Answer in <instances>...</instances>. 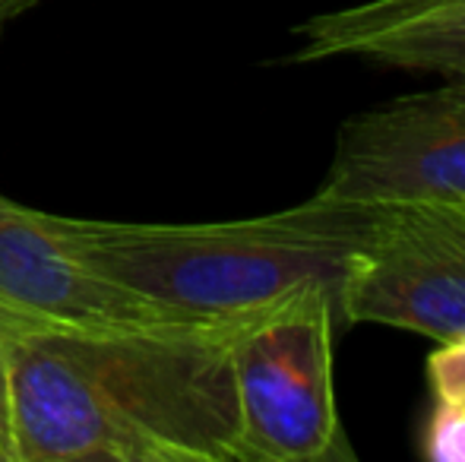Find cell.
Segmentation results:
<instances>
[{"label": "cell", "mask_w": 465, "mask_h": 462, "mask_svg": "<svg viewBox=\"0 0 465 462\" xmlns=\"http://www.w3.org/2000/svg\"><path fill=\"white\" fill-rule=\"evenodd\" d=\"M244 320L4 323L16 462H238Z\"/></svg>", "instance_id": "obj_1"}, {"label": "cell", "mask_w": 465, "mask_h": 462, "mask_svg": "<svg viewBox=\"0 0 465 462\" xmlns=\"http://www.w3.org/2000/svg\"><path fill=\"white\" fill-rule=\"evenodd\" d=\"M54 238L89 272L165 320L232 323L304 289L339 295L380 206L304 203L234 222H98L45 212Z\"/></svg>", "instance_id": "obj_2"}, {"label": "cell", "mask_w": 465, "mask_h": 462, "mask_svg": "<svg viewBox=\"0 0 465 462\" xmlns=\"http://www.w3.org/2000/svg\"><path fill=\"white\" fill-rule=\"evenodd\" d=\"M336 320V291L304 289L238 327V462L351 459L332 393Z\"/></svg>", "instance_id": "obj_3"}, {"label": "cell", "mask_w": 465, "mask_h": 462, "mask_svg": "<svg viewBox=\"0 0 465 462\" xmlns=\"http://www.w3.org/2000/svg\"><path fill=\"white\" fill-rule=\"evenodd\" d=\"M349 206H465V76L342 121L313 191Z\"/></svg>", "instance_id": "obj_4"}, {"label": "cell", "mask_w": 465, "mask_h": 462, "mask_svg": "<svg viewBox=\"0 0 465 462\" xmlns=\"http://www.w3.org/2000/svg\"><path fill=\"white\" fill-rule=\"evenodd\" d=\"M339 320L462 339L465 206H386L339 289Z\"/></svg>", "instance_id": "obj_5"}, {"label": "cell", "mask_w": 465, "mask_h": 462, "mask_svg": "<svg viewBox=\"0 0 465 462\" xmlns=\"http://www.w3.org/2000/svg\"><path fill=\"white\" fill-rule=\"evenodd\" d=\"M165 320L64 251L42 210L0 197V323L114 327Z\"/></svg>", "instance_id": "obj_6"}, {"label": "cell", "mask_w": 465, "mask_h": 462, "mask_svg": "<svg viewBox=\"0 0 465 462\" xmlns=\"http://www.w3.org/2000/svg\"><path fill=\"white\" fill-rule=\"evenodd\" d=\"M292 61L361 57L402 70L465 76V0H368L301 23Z\"/></svg>", "instance_id": "obj_7"}, {"label": "cell", "mask_w": 465, "mask_h": 462, "mask_svg": "<svg viewBox=\"0 0 465 462\" xmlns=\"http://www.w3.org/2000/svg\"><path fill=\"white\" fill-rule=\"evenodd\" d=\"M424 457L434 462H465V406L437 402L424 434Z\"/></svg>", "instance_id": "obj_8"}, {"label": "cell", "mask_w": 465, "mask_h": 462, "mask_svg": "<svg viewBox=\"0 0 465 462\" xmlns=\"http://www.w3.org/2000/svg\"><path fill=\"white\" fill-rule=\"evenodd\" d=\"M428 380L434 387L437 402L465 406V336L440 342V349L428 361Z\"/></svg>", "instance_id": "obj_9"}, {"label": "cell", "mask_w": 465, "mask_h": 462, "mask_svg": "<svg viewBox=\"0 0 465 462\" xmlns=\"http://www.w3.org/2000/svg\"><path fill=\"white\" fill-rule=\"evenodd\" d=\"M0 462H16V453H13L10 358H6V329H4V323H0Z\"/></svg>", "instance_id": "obj_10"}, {"label": "cell", "mask_w": 465, "mask_h": 462, "mask_svg": "<svg viewBox=\"0 0 465 462\" xmlns=\"http://www.w3.org/2000/svg\"><path fill=\"white\" fill-rule=\"evenodd\" d=\"M38 0H0V32L6 23H13L16 16H23L25 10H32Z\"/></svg>", "instance_id": "obj_11"}]
</instances>
